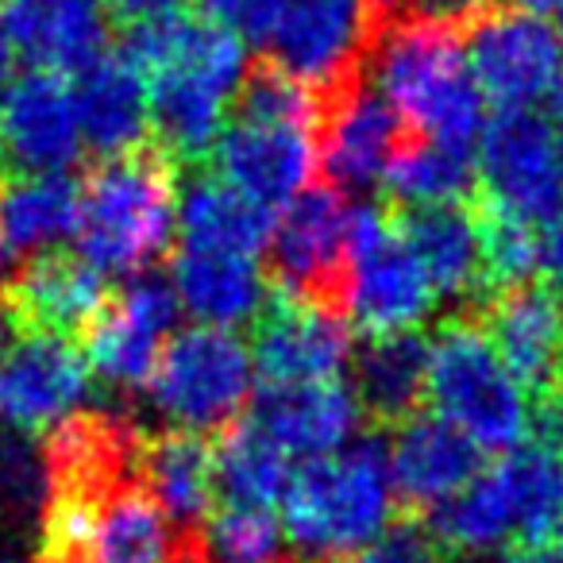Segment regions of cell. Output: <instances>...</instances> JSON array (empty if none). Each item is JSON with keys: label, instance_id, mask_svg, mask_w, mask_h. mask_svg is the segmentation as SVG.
<instances>
[{"label": "cell", "instance_id": "obj_48", "mask_svg": "<svg viewBox=\"0 0 563 563\" xmlns=\"http://www.w3.org/2000/svg\"><path fill=\"white\" fill-rule=\"evenodd\" d=\"M555 132H560V128H555ZM560 147H563V132H560ZM560 217H563V212H560Z\"/></svg>", "mask_w": 563, "mask_h": 563}, {"label": "cell", "instance_id": "obj_31", "mask_svg": "<svg viewBox=\"0 0 563 563\" xmlns=\"http://www.w3.org/2000/svg\"><path fill=\"white\" fill-rule=\"evenodd\" d=\"M217 463V506H247V509H274L290 490V455L282 452L251 417L217 432L212 444Z\"/></svg>", "mask_w": 563, "mask_h": 563}, {"label": "cell", "instance_id": "obj_20", "mask_svg": "<svg viewBox=\"0 0 563 563\" xmlns=\"http://www.w3.org/2000/svg\"><path fill=\"white\" fill-rule=\"evenodd\" d=\"M394 501L401 517H432L483 475V452L440 417H409L394 429L390 452Z\"/></svg>", "mask_w": 563, "mask_h": 563}, {"label": "cell", "instance_id": "obj_6", "mask_svg": "<svg viewBox=\"0 0 563 563\" xmlns=\"http://www.w3.org/2000/svg\"><path fill=\"white\" fill-rule=\"evenodd\" d=\"M383 16L371 0H251L240 32L321 97L367 74Z\"/></svg>", "mask_w": 563, "mask_h": 563}, {"label": "cell", "instance_id": "obj_16", "mask_svg": "<svg viewBox=\"0 0 563 563\" xmlns=\"http://www.w3.org/2000/svg\"><path fill=\"white\" fill-rule=\"evenodd\" d=\"M109 298V278L86 255L55 247L16 266L0 290V313L16 336L70 340L86 336Z\"/></svg>", "mask_w": 563, "mask_h": 563}, {"label": "cell", "instance_id": "obj_19", "mask_svg": "<svg viewBox=\"0 0 563 563\" xmlns=\"http://www.w3.org/2000/svg\"><path fill=\"white\" fill-rule=\"evenodd\" d=\"M74 86L55 74H24L0 93V163L16 174H66L81 151Z\"/></svg>", "mask_w": 563, "mask_h": 563}, {"label": "cell", "instance_id": "obj_9", "mask_svg": "<svg viewBox=\"0 0 563 563\" xmlns=\"http://www.w3.org/2000/svg\"><path fill=\"white\" fill-rule=\"evenodd\" d=\"M437 309V290L390 209H355L344 317L363 336L417 332Z\"/></svg>", "mask_w": 563, "mask_h": 563}, {"label": "cell", "instance_id": "obj_47", "mask_svg": "<svg viewBox=\"0 0 563 563\" xmlns=\"http://www.w3.org/2000/svg\"><path fill=\"white\" fill-rule=\"evenodd\" d=\"M274 563H306V560H274Z\"/></svg>", "mask_w": 563, "mask_h": 563}, {"label": "cell", "instance_id": "obj_46", "mask_svg": "<svg viewBox=\"0 0 563 563\" xmlns=\"http://www.w3.org/2000/svg\"><path fill=\"white\" fill-rule=\"evenodd\" d=\"M555 27H560V35H563V12H560V16H555Z\"/></svg>", "mask_w": 563, "mask_h": 563}, {"label": "cell", "instance_id": "obj_21", "mask_svg": "<svg viewBox=\"0 0 563 563\" xmlns=\"http://www.w3.org/2000/svg\"><path fill=\"white\" fill-rule=\"evenodd\" d=\"M251 421L290 460L313 463L344 452L347 440L360 432L363 409L355 394L340 383L263 386Z\"/></svg>", "mask_w": 563, "mask_h": 563}, {"label": "cell", "instance_id": "obj_4", "mask_svg": "<svg viewBox=\"0 0 563 563\" xmlns=\"http://www.w3.org/2000/svg\"><path fill=\"white\" fill-rule=\"evenodd\" d=\"M247 74V55L235 32L194 20L158 70L147 74L151 132L170 163H201L212 155Z\"/></svg>", "mask_w": 563, "mask_h": 563}, {"label": "cell", "instance_id": "obj_22", "mask_svg": "<svg viewBox=\"0 0 563 563\" xmlns=\"http://www.w3.org/2000/svg\"><path fill=\"white\" fill-rule=\"evenodd\" d=\"M9 27L16 55L55 78H81L109 55V12L101 0H12Z\"/></svg>", "mask_w": 563, "mask_h": 563}, {"label": "cell", "instance_id": "obj_14", "mask_svg": "<svg viewBox=\"0 0 563 563\" xmlns=\"http://www.w3.org/2000/svg\"><path fill=\"white\" fill-rule=\"evenodd\" d=\"M317 128L294 120L240 117L224 120L212 147V178L251 197L266 212L286 209L317 170Z\"/></svg>", "mask_w": 563, "mask_h": 563}, {"label": "cell", "instance_id": "obj_17", "mask_svg": "<svg viewBox=\"0 0 563 563\" xmlns=\"http://www.w3.org/2000/svg\"><path fill=\"white\" fill-rule=\"evenodd\" d=\"M89 398V363L70 340L16 336L0 347V429L43 437L78 417Z\"/></svg>", "mask_w": 563, "mask_h": 563}, {"label": "cell", "instance_id": "obj_41", "mask_svg": "<svg viewBox=\"0 0 563 563\" xmlns=\"http://www.w3.org/2000/svg\"><path fill=\"white\" fill-rule=\"evenodd\" d=\"M501 563H563V537L552 544H537V548H514L506 552Z\"/></svg>", "mask_w": 563, "mask_h": 563}, {"label": "cell", "instance_id": "obj_24", "mask_svg": "<svg viewBox=\"0 0 563 563\" xmlns=\"http://www.w3.org/2000/svg\"><path fill=\"white\" fill-rule=\"evenodd\" d=\"M170 286L178 306L205 329H235L263 313L266 278L258 258L224 255V251L178 247L170 266Z\"/></svg>", "mask_w": 563, "mask_h": 563}, {"label": "cell", "instance_id": "obj_40", "mask_svg": "<svg viewBox=\"0 0 563 563\" xmlns=\"http://www.w3.org/2000/svg\"><path fill=\"white\" fill-rule=\"evenodd\" d=\"M12 66H16V43H12V27H9V4L0 0V93L12 86Z\"/></svg>", "mask_w": 563, "mask_h": 563}, {"label": "cell", "instance_id": "obj_18", "mask_svg": "<svg viewBox=\"0 0 563 563\" xmlns=\"http://www.w3.org/2000/svg\"><path fill=\"white\" fill-rule=\"evenodd\" d=\"M247 352L251 367L266 386L336 383L352 360V336L344 317L274 294L255 317Z\"/></svg>", "mask_w": 563, "mask_h": 563}, {"label": "cell", "instance_id": "obj_15", "mask_svg": "<svg viewBox=\"0 0 563 563\" xmlns=\"http://www.w3.org/2000/svg\"><path fill=\"white\" fill-rule=\"evenodd\" d=\"M178 294L163 274H135L86 332V363L117 390H147L178 321Z\"/></svg>", "mask_w": 563, "mask_h": 563}, {"label": "cell", "instance_id": "obj_49", "mask_svg": "<svg viewBox=\"0 0 563 563\" xmlns=\"http://www.w3.org/2000/svg\"><path fill=\"white\" fill-rule=\"evenodd\" d=\"M0 332H4V313H0Z\"/></svg>", "mask_w": 563, "mask_h": 563}, {"label": "cell", "instance_id": "obj_43", "mask_svg": "<svg viewBox=\"0 0 563 563\" xmlns=\"http://www.w3.org/2000/svg\"><path fill=\"white\" fill-rule=\"evenodd\" d=\"M552 109H555V128L563 132V81H560V89L552 93Z\"/></svg>", "mask_w": 563, "mask_h": 563}, {"label": "cell", "instance_id": "obj_42", "mask_svg": "<svg viewBox=\"0 0 563 563\" xmlns=\"http://www.w3.org/2000/svg\"><path fill=\"white\" fill-rule=\"evenodd\" d=\"M509 4L521 12H532V16H544V20H555L563 12V0H509Z\"/></svg>", "mask_w": 563, "mask_h": 563}, {"label": "cell", "instance_id": "obj_36", "mask_svg": "<svg viewBox=\"0 0 563 563\" xmlns=\"http://www.w3.org/2000/svg\"><path fill=\"white\" fill-rule=\"evenodd\" d=\"M47 490V452L24 432L0 429V509L12 517L43 514Z\"/></svg>", "mask_w": 563, "mask_h": 563}, {"label": "cell", "instance_id": "obj_30", "mask_svg": "<svg viewBox=\"0 0 563 563\" xmlns=\"http://www.w3.org/2000/svg\"><path fill=\"white\" fill-rule=\"evenodd\" d=\"M274 212L235 194L220 178H194L178 201V235L181 247L224 251V255L258 258L271 243Z\"/></svg>", "mask_w": 563, "mask_h": 563}, {"label": "cell", "instance_id": "obj_7", "mask_svg": "<svg viewBox=\"0 0 563 563\" xmlns=\"http://www.w3.org/2000/svg\"><path fill=\"white\" fill-rule=\"evenodd\" d=\"M251 378L255 367L240 336L194 324L166 340L147 398L174 429L205 437L240 421L251 398Z\"/></svg>", "mask_w": 563, "mask_h": 563}, {"label": "cell", "instance_id": "obj_28", "mask_svg": "<svg viewBox=\"0 0 563 563\" xmlns=\"http://www.w3.org/2000/svg\"><path fill=\"white\" fill-rule=\"evenodd\" d=\"M498 475L514 509V548L552 544L563 537V432L532 429V437L501 455ZM509 548V552H514Z\"/></svg>", "mask_w": 563, "mask_h": 563}, {"label": "cell", "instance_id": "obj_44", "mask_svg": "<svg viewBox=\"0 0 563 563\" xmlns=\"http://www.w3.org/2000/svg\"><path fill=\"white\" fill-rule=\"evenodd\" d=\"M371 4H375L378 12H398V4H401V0H371Z\"/></svg>", "mask_w": 563, "mask_h": 563}, {"label": "cell", "instance_id": "obj_45", "mask_svg": "<svg viewBox=\"0 0 563 563\" xmlns=\"http://www.w3.org/2000/svg\"><path fill=\"white\" fill-rule=\"evenodd\" d=\"M32 563H66V560H47V555H35Z\"/></svg>", "mask_w": 563, "mask_h": 563}, {"label": "cell", "instance_id": "obj_25", "mask_svg": "<svg viewBox=\"0 0 563 563\" xmlns=\"http://www.w3.org/2000/svg\"><path fill=\"white\" fill-rule=\"evenodd\" d=\"M81 140L104 158L143 147L151 132V89L147 74L124 55H104L74 86Z\"/></svg>", "mask_w": 563, "mask_h": 563}, {"label": "cell", "instance_id": "obj_34", "mask_svg": "<svg viewBox=\"0 0 563 563\" xmlns=\"http://www.w3.org/2000/svg\"><path fill=\"white\" fill-rule=\"evenodd\" d=\"M201 537L209 563H274L282 548V521L274 509L217 506Z\"/></svg>", "mask_w": 563, "mask_h": 563}, {"label": "cell", "instance_id": "obj_27", "mask_svg": "<svg viewBox=\"0 0 563 563\" xmlns=\"http://www.w3.org/2000/svg\"><path fill=\"white\" fill-rule=\"evenodd\" d=\"M140 478L178 529L201 532L217 509V463L212 444L197 432H143Z\"/></svg>", "mask_w": 563, "mask_h": 563}, {"label": "cell", "instance_id": "obj_13", "mask_svg": "<svg viewBox=\"0 0 563 563\" xmlns=\"http://www.w3.org/2000/svg\"><path fill=\"white\" fill-rule=\"evenodd\" d=\"M317 166L336 189H367L386 178L413 132L383 89L360 74L317 97Z\"/></svg>", "mask_w": 563, "mask_h": 563}, {"label": "cell", "instance_id": "obj_32", "mask_svg": "<svg viewBox=\"0 0 563 563\" xmlns=\"http://www.w3.org/2000/svg\"><path fill=\"white\" fill-rule=\"evenodd\" d=\"M383 186L390 189L394 209H432V205H467L478 189L475 151L409 135L406 147L386 170Z\"/></svg>", "mask_w": 563, "mask_h": 563}, {"label": "cell", "instance_id": "obj_37", "mask_svg": "<svg viewBox=\"0 0 563 563\" xmlns=\"http://www.w3.org/2000/svg\"><path fill=\"white\" fill-rule=\"evenodd\" d=\"M352 563H452V555L444 552L432 529L421 517H394L386 525V532L367 544Z\"/></svg>", "mask_w": 563, "mask_h": 563}, {"label": "cell", "instance_id": "obj_35", "mask_svg": "<svg viewBox=\"0 0 563 563\" xmlns=\"http://www.w3.org/2000/svg\"><path fill=\"white\" fill-rule=\"evenodd\" d=\"M483 220V301L498 290H514L537 278L540 228L478 205Z\"/></svg>", "mask_w": 563, "mask_h": 563}, {"label": "cell", "instance_id": "obj_1", "mask_svg": "<svg viewBox=\"0 0 563 563\" xmlns=\"http://www.w3.org/2000/svg\"><path fill=\"white\" fill-rule=\"evenodd\" d=\"M367 66L409 132L478 151L486 132V97L471 78L460 27L417 9L386 12Z\"/></svg>", "mask_w": 563, "mask_h": 563}, {"label": "cell", "instance_id": "obj_23", "mask_svg": "<svg viewBox=\"0 0 563 563\" xmlns=\"http://www.w3.org/2000/svg\"><path fill=\"white\" fill-rule=\"evenodd\" d=\"M401 235L429 274L437 298H483V220L478 205H432V209H394Z\"/></svg>", "mask_w": 563, "mask_h": 563}, {"label": "cell", "instance_id": "obj_10", "mask_svg": "<svg viewBox=\"0 0 563 563\" xmlns=\"http://www.w3.org/2000/svg\"><path fill=\"white\" fill-rule=\"evenodd\" d=\"M463 55L478 93L501 112L532 109L563 81V35L552 20L494 0L460 24Z\"/></svg>", "mask_w": 563, "mask_h": 563}, {"label": "cell", "instance_id": "obj_38", "mask_svg": "<svg viewBox=\"0 0 563 563\" xmlns=\"http://www.w3.org/2000/svg\"><path fill=\"white\" fill-rule=\"evenodd\" d=\"M537 278H540V286H544V290H552L555 298H563V217L540 224Z\"/></svg>", "mask_w": 563, "mask_h": 563}, {"label": "cell", "instance_id": "obj_5", "mask_svg": "<svg viewBox=\"0 0 563 563\" xmlns=\"http://www.w3.org/2000/svg\"><path fill=\"white\" fill-rule=\"evenodd\" d=\"M424 401L437 409L440 421L460 429L478 452L509 455L537 429L529 398L471 313L444 321V329L429 344Z\"/></svg>", "mask_w": 563, "mask_h": 563}, {"label": "cell", "instance_id": "obj_50", "mask_svg": "<svg viewBox=\"0 0 563 563\" xmlns=\"http://www.w3.org/2000/svg\"><path fill=\"white\" fill-rule=\"evenodd\" d=\"M560 432H563V413H560Z\"/></svg>", "mask_w": 563, "mask_h": 563}, {"label": "cell", "instance_id": "obj_3", "mask_svg": "<svg viewBox=\"0 0 563 563\" xmlns=\"http://www.w3.org/2000/svg\"><path fill=\"white\" fill-rule=\"evenodd\" d=\"M390 455L378 440L301 463L278 506L282 532L306 563H352L394 517Z\"/></svg>", "mask_w": 563, "mask_h": 563}, {"label": "cell", "instance_id": "obj_29", "mask_svg": "<svg viewBox=\"0 0 563 563\" xmlns=\"http://www.w3.org/2000/svg\"><path fill=\"white\" fill-rule=\"evenodd\" d=\"M355 401L375 424H406L429 394V340L417 332L367 336L355 352Z\"/></svg>", "mask_w": 563, "mask_h": 563}, {"label": "cell", "instance_id": "obj_2", "mask_svg": "<svg viewBox=\"0 0 563 563\" xmlns=\"http://www.w3.org/2000/svg\"><path fill=\"white\" fill-rule=\"evenodd\" d=\"M78 255L109 274H147L178 232V174L163 151L104 158L78 181Z\"/></svg>", "mask_w": 563, "mask_h": 563}, {"label": "cell", "instance_id": "obj_39", "mask_svg": "<svg viewBox=\"0 0 563 563\" xmlns=\"http://www.w3.org/2000/svg\"><path fill=\"white\" fill-rule=\"evenodd\" d=\"M194 9H201V20H209V24H220V27H228V32H240L251 0H194Z\"/></svg>", "mask_w": 563, "mask_h": 563}, {"label": "cell", "instance_id": "obj_11", "mask_svg": "<svg viewBox=\"0 0 563 563\" xmlns=\"http://www.w3.org/2000/svg\"><path fill=\"white\" fill-rule=\"evenodd\" d=\"M475 163L486 209L537 228L563 212L560 132L540 112H498L478 140Z\"/></svg>", "mask_w": 563, "mask_h": 563}, {"label": "cell", "instance_id": "obj_26", "mask_svg": "<svg viewBox=\"0 0 563 563\" xmlns=\"http://www.w3.org/2000/svg\"><path fill=\"white\" fill-rule=\"evenodd\" d=\"M78 181L70 174L0 178V266L55 251L78 228Z\"/></svg>", "mask_w": 563, "mask_h": 563}, {"label": "cell", "instance_id": "obj_12", "mask_svg": "<svg viewBox=\"0 0 563 563\" xmlns=\"http://www.w3.org/2000/svg\"><path fill=\"white\" fill-rule=\"evenodd\" d=\"M494 352L517 378L537 417V429L560 432L563 413V298L525 282L498 290L471 309Z\"/></svg>", "mask_w": 563, "mask_h": 563}, {"label": "cell", "instance_id": "obj_33", "mask_svg": "<svg viewBox=\"0 0 563 563\" xmlns=\"http://www.w3.org/2000/svg\"><path fill=\"white\" fill-rule=\"evenodd\" d=\"M432 537L444 544L448 555H486L498 548H514V509H509V494L501 483L498 467L483 471L475 483L452 501L424 517Z\"/></svg>", "mask_w": 563, "mask_h": 563}, {"label": "cell", "instance_id": "obj_8", "mask_svg": "<svg viewBox=\"0 0 563 563\" xmlns=\"http://www.w3.org/2000/svg\"><path fill=\"white\" fill-rule=\"evenodd\" d=\"M352 228L355 209L347 205L344 189L329 181H309L274 217L271 243H266V266L282 298L344 317Z\"/></svg>", "mask_w": 563, "mask_h": 563}]
</instances>
